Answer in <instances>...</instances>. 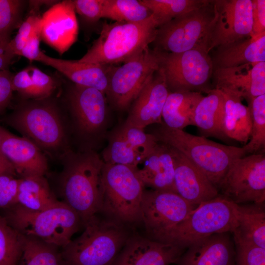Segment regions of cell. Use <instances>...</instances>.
Masks as SVG:
<instances>
[{"label":"cell","mask_w":265,"mask_h":265,"mask_svg":"<svg viewBox=\"0 0 265 265\" xmlns=\"http://www.w3.org/2000/svg\"><path fill=\"white\" fill-rule=\"evenodd\" d=\"M169 93L159 68L132 103L124 123L141 129L151 124H162V109Z\"/></svg>","instance_id":"cell-20"},{"label":"cell","mask_w":265,"mask_h":265,"mask_svg":"<svg viewBox=\"0 0 265 265\" xmlns=\"http://www.w3.org/2000/svg\"><path fill=\"white\" fill-rule=\"evenodd\" d=\"M0 151L23 177L42 176L47 170L46 159L33 141L14 135L1 126Z\"/></svg>","instance_id":"cell-21"},{"label":"cell","mask_w":265,"mask_h":265,"mask_svg":"<svg viewBox=\"0 0 265 265\" xmlns=\"http://www.w3.org/2000/svg\"><path fill=\"white\" fill-rule=\"evenodd\" d=\"M142 163V168L136 171L144 186L155 190L176 193L174 161L169 146L158 142Z\"/></svg>","instance_id":"cell-24"},{"label":"cell","mask_w":265,"mask_h":265,"mask_svg":"<svg viewBox=\"0 0 265 265\" xmlns=\"http://www.w3.org/2000/svg\"><path fill=\"white\" fill-rule=\"evenodd\" d=\"M236 206L232 200L219 196L201 203L174 229L166 243L186 249L212 235L233 233L238 226Z\"/></svg>","instance_id":"cell-7"},{"label":"cell","mask_w":265,"mask_h":265,"mask_svg":"<svg viewBox=\"0 0 265 265\" xmlns=\"http://www.w3.org/2000/svg\"><path fill=\"white\" fill-rule=\"evenodd\" d=\"M197 207L175 192L144 190L141 213L146 237L166 243L174 229Z\"/></svg>","instance_id":"cell-12"},{"label":"cell","mask_w":265,"mask_h":265,"mask_svg":"<svg viewBox=\"0 0 265 265\" xmlns=\"http://www.w3.org/2000/svg\"><path fill=\"white\" fill-rule=\"evenodd\" d=\"M66 100L80 136L91 143L101 141L105 136L109 118L105 94L73 83L67 89Z\"/></svg>","instance_id":"cell-13"},{"label":"cell","mask_w":265,"mask_h":265,"mask_svg":"<svg viewBox=\"0 0 265 265\" xmlns=\"http://www.w3.org/2000/svg\"><path fill=\"white\" fill-rule=\"evenodd\" d=\"M83 225L82 234L62 248L65 265H111L130 236L125 225L96 214Z\"/></svg>","instance_id":"cell-4"},{"label":"cell","mask_w":265,"mask_h":265,"mask_svg":"<svg viewBox=\"0 0 265 265\" xmlns=\"http://www.w3.org/2000/svg\"><path fill=\"white\" fill-rule=\"evenodd\" d=\"M102 159L106 163L125 165L134 168H137L138 165L144 161L123 136L119 128L108 136Z\"/></svg>","instance_id":"cell-31"},{"label":"cell","mask_w":265,"mask_h":265,"mask_svg":"<svg viewBox=\"0 0 265 265\" xmlns=\"http://www.w3.org/2000/svg\"><path fill=\"white\" fill-rule=\"evenodd\" d=\"M14 56L10 54L0 55V71L6 70L7 66Z\"/></svg>","instance_id":"cell-49"},{"label":"cell","mask_w":265,"mask_h":265,"mask_svg":"<svg viewBox=\"0 0 265 265\" xmlns=\"http://www.w3.org/2000/svg\"><path fill=\"white\" fill-rule=\"evenodd\" d=\"M20 179L13 178L0 192V209L5 210L16 204Z\"/></svg>","instance_id":"cell-45"},{"label":"cell","mask_w":265,"mask_h":265,"mask_svg":"<svg viewBox=\"0 0 265 265\" xmlns=\"http://www.w3.org/2000/svg\"><path fill=\"white\" fill-rule=\"evenodd\" d=\"M15 169L11 162L0 151V175L15 174Z\"/></svg>","instance_id":"cell-48"},{"label":"cell","mask_w":265,"mask_h":265,"mask_svg":"<svg viewBox=\"0 0 265 265\" xmlns=\"http://www.w3.org/2000/svg\"><path fill=\"white\" fill-rule=\"evenodd\" d=\"M13 178H14V176L11 175H0V192L9 184Z\"/></svg>","instance_id":"cell-50"},{"label":"cell","mask_w":265,"mask_h":265,"mask_svg":"<svg viewBox=\"0 0 265 265\" xmlns=\"http://www.w3.org/2000/svg\"><path fill=\"white\" fill-rule=\"evenodd\" d=\"M236 247L235 265H265V249L234 236Z\"/></svg>","instance_id":"cell-39"},{"label":"cell","mask_w":265,"mask_h":265,"mask_svg":"<svg viewBox=\"0 0 265 265\" xmlns=\"http://www.w3.org/2000/svg\"><path fill=\"white\" fill-rule=\"evenodd\" d=\"M159 69L169 92L208 93L213 68L209 53L195 49L180 53L161 52Z\"/></svg>","instance_id":"cell-11"},{"label":"cell","mask_w":265,"mask_h":265,"mask_svg":"<svg viewBox=\"0 0 265 265\" xmlns=\"http://www.w3.org/2000/svg\"><path fill=\"white\" fill-rule=\"evenodd\" d=\"M137 168L106 163L103 168L102 211L125 225L142 222L144 185L137 173Z\"/></svg>","instance_id":"cell-6"},{"label":"cell","mask_w":265,"mask_h":265,"mask_svg":"<svg viewBox=\"0 0 265 265\" xmlns=\"http://www.w3.org/2000/svg\"><path fill=\"white\" fill-rule=\"evenodd\" d=\"M41 17L32 12L19 26L18 33L8 43L9 50L15 55H19L33 33L41 28Z\"/></svg>","instance_id":"cell-40"},{"label":"cell","mask_w":265,"mask_h":265,"mask_svg":"<svg viewBox=\"0 0 265 265\" xmlns=\"http://www.w3.org/2000/svg\"><path fill=\"white\" fill-rule=\"evenodd\" d=\"M214 18L209 52L217 47L251 36V0H212Z\"/></svg>","instance_id":"cell-15"},{"label":"cell","mask_w":265,"mask_h":265,"mask_svg":"<svg viewBox=\"0 0 265 265\" xmlns=\"http://www.w3.org/2000/svg\"><path fill=\"white\" fill-rule=\"evenodd\" d=\"M252 120L249 141L242 147L245 155L255 154L265 147V94L247 101Z\"/></svg>","instance_id":"cell-34"},{"label":"cell","mask_w":265,"mask_h":265,"mask_svg":"<svg viewBox=\"0 0 265 265\" xmlns=\"http://www.w3.org/2000/svg\"><path fill=\"white\" fill-rule=\"evenodd\" d=\"M9 224L22 235L63 247L79 230L81 219L63 201L48 209L33 211L16 204L4 210Z\"/></svg>","instance_id":"cell-5"},{"label":"cell","mask_w":265,"mask_h":265,"mask_svg":"<svg viewBox=\"0 0 265 265\" xmlns=\"http://www.w3.org/2000/svg\"><path fill=\"white\" fill-rule=\"evenodd\" d=\"M158 142L180 151L195 165L218 189L232 163L245 156L242 147L225 145L163 123L151 133Z\"/></svg>","instance_id":"cell-3"},{"label":"cell","mask_w":265,"mask_h":265,"mask_svg":"<svg viewBox=\"0 0 265 265\" xmlns=\"http://www.w3.org/2000/svg\"><path fill=\"white\" fill-rule=\"evenodd\" d=\"M76 13L84 20L94 23L102 18L105 0H73Z\"/></svg>","instance_id":"cell-42"},{"label":"cell","mask_w":265,"mask_h":265,"mask_svg":"<svg viewBox=\"0 0 265 265\" xmlns=\"http://www.w3.org/2000/svg\"><path fill=\"white\" fill-rule=\"evenodd\" d=\"M186 248L130 236L111 265H169L176 263Z\"/></svg>","instance_id":"cell-17"},{"label":"cell","mask_w":265,"mask_h":265,"mask_svg":"<svg viewBox=\"0 0 265 265\" xmlns=\"http://www.w3.org/2000/svg\"><path fill=\"white\" fill-rule=\"evenodd\" d=\"M36 61L50 66L73 83L98 89L106 94L109 75L113 65H101L51 57L40 51Z\"/></svg>","instance_id":"cell-23"},{"label":"cell","mask_w":265,"mask_h":265,"mask_svg":"<svg viewBox=\"0 0 265 265\" xmlns=\"http://www.w3.org/2000/svg\"><path fill=\"white\" fill-rule=\"evenodd\" d=\"M161 51L149 47L119 66H112L106 94L117 110L126 109L159 68Z\"/></svg>","instance_id":"cell-10"},{"label":"cell","mask_w":265,"mask_h":265,"mask_svg":"<svg viewBox=\"0 0 265 265\" xmlns=\"http://www.w3.org/2000/svg\"><path fill=\"white\" fill-rule=\"evenodd\" d=\"M23 242V236L0 214V265H18Z\"/></svg>","instance_id":"cell-35"},{"label":"cell","mask_w":265,"mask_h":265,"mask_svg":"<svg viewBox=\"0 0 265 265\" xmlns=\"http://www.w3.org/2000/svg\"><path fill=\"white\" fill-rule=\"evenodd\" d=\"M9 43L2 41L0 39V50L3 48L6 47Z\"/></svg>","instance_id":"cell-51"},{"label":"cell","mask_w":265,"mask_h":265,"mask_svg":"<svg viewBox=\"0 0 265 265\" xmlns=\"http://www.w3.org/2000/svg\"><path fill=\"white\" fill-rule=\"evenodd\" d=\"M224 96L223 130L226 137L244 145L249 141L252 120L249 106L243 105L241 98L227 92Z\"/></svg>","instance_id":"cell-27"},{"label":"cell","mask_w":265,"mask_h":265,"mask_svg":"<svg viewBox=\"0 0 265 265\" xmlns=\"http://www.w3.org/2000/svg\"><path fill=\"white\" fill-rule=\"evenodd\" d=\"M214 18L212 0L159 26L153 43L155 49L180 53L195 49L209 53L210 36Z\"/></svg>","instance_id":"cell-8"},{"label":"cell","mask_w":265,"mask_h":265,"mask_svg":"<svg viewBox=\"0 0 265 265\" xmlns=\"http://www.w3.org/2000/svg\"><path fill=\"white\" fill-rule=\"evenodd\" d=\"M196 104L191 118V125L197 127L205 135L225 137L223 130L224 96L217 89L211 90Z\"/></svg>","instance_id":"cell-26"},{"label":"cell","mask_w":265,"mask_h":265,"mask_svg":"<svg viewBox=\"0 0 265 265\" xmlns=\"http://www.w3.org/2000/svg\"><path fill=\"white\" fill-rule=\"evenodd\" d=\"M152 15L140 0H105L102 18L116 22L134 23L143 21Z\"/></svg>","instance_id":"cell-32"},{"label":"cell","mask_w":265,"mask_h":265,"mask_svg":"<svg viewBox=\"0 0 265 265\" xmlns=\"http://www.w3.org/2000/svg\"><path fill=\"white\" fill-rule=\"evenodd\" d=\"M8 121L44 148L56 149L65 141V131L59 109L49 97L31 99L22 103Z\"/></svg>","instance_id":"cell-9"},{"label":"cell","mask_w":265,"mask_h":265,"mask_svg":"<svg viewBox=\"0 0 265 265\" xmlns=\"http://www.w3.org/2000/svg\"><path fill=\"white\" fill-rule=\"evenodd\" d=\"M170 148L174 161L175 190L178 195L196 207L219 196L218 189L195 165L180 151Z\"/></svg>","instance_id":"cell-19"},{"label":"cell","mask_w":265,"mask_h":265,"mask_svg":"<svg viewBox=\"0 0 265 265\" xmlns=\"http://www.w3.org/2000/svg\"><path fill=\"white\" fill-rule=\"evenodd\" d=\"M19 191L37 201L51 203L59 202L51 191L43 176H28L20 179Z\"/></svg>","instance_id":"cell-38"},{"label":"cell","mask_w":265,"mask_h":265,"mask_svg":"<svg viewBox=\"0 0 265 265\" xmlns=\"http://www.w3.org/2000/svg\"><path fill=\"white\" fill-rule=\"evenodd\" d=\"M159 26L153 14L138 22L104 23L99 37L78 61L108 65L126 62L154 42Z\"/></svg>","instance_id":"cell-2"},{"label":"cell","mask_w":265,"mask_h":265,"mask_svg":"<svg viewBox=\"0 0 265 265\" xmlns=\"http://www.w3.org/2000/svg\"><path fill=\"white\" fill-rule=\"evenodd\" d=\"M27 3L23 0H0V39L9 43L12 31L22 24Z\"/></svg>","instance_id":"cell-36"},{"label":"cell","mask_w":265,"mask_h":265,"mask_svg":"<svg viewBox=\"0 0 265 265\" xmlns=\"http://www.w3.org/2000/svg\"><path fill=\"white\" fill-rule=\"evenodd\" d=\"M72 0L53 5L41 17V37L60 55L76 41L78 24Z\"/></svg>","instance_id":"cell-16"},{"label":"cell","mask_w":265,"mask_h":265,"mask_svg":"<svg viewBox=\"0 0 265 265\" xmlns=\"http://www.w3.org/2000/svg\"><path fill=\"white\" fill-rule=\"evenodd\" d=\"M119 129L129 144L143 158L144 160L158 143L156 137L151 133L145 132L144 129L125 123Z\"/></svg>","instance_id":"cell-37"},{"label":"cell","mask_w":265,"mask_h":265,"mask_svg":"<svg viewBox=\"0 0 265 265\" xmlns=\"http://www.w3.org/2000/svg\"><path fill=\"white\" fill-rule=\"evenodd\" d=\"M211 59L213 69L265 62V32L219 46Z\"/></svg>","instance_id":"cell-25"},{"label":"cell","mask_w":265,"mask_h":265,"mask_svg":"<svg viewBox=\"0 0 265 265\" xmlns=\"http://www.w3.org/2000/svg\"><path fill=\"white\" fill-rule=\"evenodd\" d=\"M238 226L234 236L265 249V212L261 205L236 206Z\"/></svg>","instance_id":"cell-29"},{"label":"cell","mask_w":265,"mask_h":265,"mask_svg":"<svg viewBox=\"0 0 265 265\" xmlns=\"http://www.w3.org/2000/svg\"><path fill=\"white\" fill-rule=\"evenodd\" d=\"M12 86L13 91L19 92L24 98L33 99V85L29 67L22 70L13 76Z\"/></svg>","instance_id":"cell-43"},{"label":"cell","mask_w":265,"mask_h":265,"mask_svg":"<svg viewBox=\"0 0 265 265\" xmlns=\"http://www.w3.org/2000/svg\"><path fill=\"white\" fill-rule=\"evenodd\" d=\"M252 30L251 36L265 32V0H251Z\"/></svg>","instance_id":"cell-44"},{"label":"cell","mask_w":265,"mask_h":265,"mask_svg":"<svg viewBox=\"0 0 265 265\" xmlns=\"http://www.w3.org/2000/svg\"><path fill=\"white\" fill-rule=\"evenodd\" d=\"M29 69L33 85L32 99L50 97L56 87L55 80L38 68L32 67Z\"/></svg>","instance_id":"cell-41"},{"label":"cell","mask_w":265,"mask_h":265,"mask_svg":"<svg viewBox=\"0 0 265 265\" xmlns=\"http://www.w3.org/2000/svg\"><path fill=\"white\" fill-rule=\"evenodd\" d=\"M202 96L197 92H169L162 112L163 124L170 129L181 130L191 125L194 108Z\"/></svg>","instance_id":"cell-28"},{"label":"cell","mask_w":265,"mask_h":265,"mask_svg":"<svg viewBox=\"0 0 265 265\" xmlns=\"http://www.w3.org/2000/svg\"><path fill=\"white\" fill-rule=\"evenodd\" d=\"M69 156L62 174V195L63 202L78 214L84 224L102 211L105 162L91 149Z\"/></svg>","instance_id":"cell-1"},{"label":"cell","mask_w":265,"mask_h":265,"mask_svg":"<svg viewBox=\"0 0 265 265\" xmlns=\"http://www.w3.org/2000/svg\"><path fill=\"white\" fill-rule=\"evenodd\" d=\"M229 232L214 234L190 244L178 265H235L236 252Z\"/></svg>","instance_id":"cell-22"},{"label":"cell","mask_w":265,"mask_h":265,"mask_svg":"<svg viewBox=\"0 0 265 265\" xmlns=\"http://www.w3.org/2000/svg\"><path fill=\"white\" fill-rule=\"evenodd\" d=\"M58 247L35 238L23 236L18 265H65Z\"/></svg>","instance_id":"cell-30"},{"label":"cell","mask_w":265,"mask_h":265,"mask_svg":"<svg viewBox=\"0 0 265 265\" xmlns=\"http://www.w3.org/2000/svg\"><path fill=\"white\" fill-rule=\"evenodd\" d=\"M140 0L154 15L159 26L176 17L199 8L208 0Z\"/></svg>","instance_id":"cell-33"},{"label":"cell","mask_w":265,"mask_h":265,"mask_svg":"<svg viewBox=\"0 0 265 265\" xmlns=\"http://www.w3.org/2000/svg\"><path fill=\"white\" fill-rule=\"evenodd\" d=\"M218 189L234 203L253 202L262 205L265 200V156L245 155L230 165Z\"/></svg>","instance_id":"cell-14"},{"label":"cell","mask_w":265,"mask_h":265,"mask_svg":"<svg viewBox=\"0 0 265 265\" xmlns=\"http://www.w3.org/2000/svg\"><path fill=\"white\" fill-rule=\"evenodd\" d=\"M13 76L7 69L0 71V111L6 106L11 97L13 91Z\"/></svg>","instance_id":"cell-46"},{"label":"cell","mask_w":265,"mask_h":265,"mask_svg":"<svg viewBox=\"0 0 265 265\" xmlns=\"http://www.w3.org/2000/svg\"><path fill=\"white\" fill-rule=\"evenodd\" d=\"M40 38L41 33L39 29L29 38L20 52L19 55H22L30 61H35L40 52L39 49Z\"/></svg>","instance_id":"cell-47"},{"label":"cell","mask_w":265,"mask_h":265,"mask_svg":"<svg viewBox=\"0 0 265 265\" xmlns=\"http://www.w3.org/2000/svg\"><path fill=\"white\" fill-rule=\"evenodd\" d=\"M215 88L245 99L265 94V62L213 69Z\"/></svg>","instance_id":"cell-18"}]
</instances>
